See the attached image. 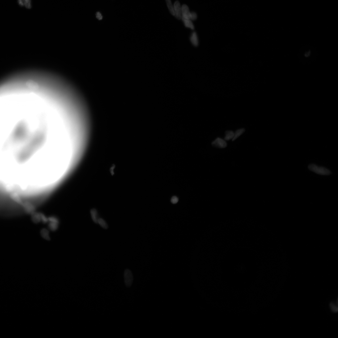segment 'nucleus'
Returning <instances> with one entry per match:
<instances>
[{"instance_id": "f257e3e1", "label": "nucleus", "mask_w": 338, "mask_h": 338, "mask_svg": "<svg viewBox=\"0 0 338 338\" xmlns=\"http://www.w3.org/2000/svg\"><path fill=\"white\" fill-rule=\"evenodd\" d=\"M308 168L311 171L316 174L322 175H329L331 172L328 169L322 167H319L314 164H311L308 166Z\"/></svg>"}, {"instance_id": "f03ea898", "label": "nucleus", "mask_w": 338, "mask_h": 338, "mask_svg": "<svg viewBox=\"0 0 338 338\" xmlns=\"http://www.w3.org/2000/svg\"><path fill=\"white\" fill-rule=\"evenodd\" d=\"M125 284L127 287H129L132 286L133 278L132 273L128 269H126L124 274Z\"/></svg>"}, {"instance_id": "7ed1b4c3", "label": "nucleus", "mask_w": 338, "mask_h": 338, "mask_svg": "<svg viewBox=\"0 0 338 338\" xmlns=\"http://www.w3.org/2000/svg\"><path fill=\"white\" fill-rule=\"evenodd\" d=\"M175 16L177 19L180 20L182 17L181 7L180 3L178 1H176L174 4Z\"/></svg>"}, {"instance_id": "20e7f679", "label": "nucleus", "mask_w": 338, "mask_h": 338, "mask_svg": "<svg viewBox=\"0 0 338 338\" xmlns=\"http://www.w3.org/2000/svg\"><path fill=\"white\" fill-rule=\"evenodd\" d=\"M212 145L214 147L219 148H224L227 146V144L226 141L219 138L215 139L212 143Z\"/></svg>"}, {"instance_id": "39448f33", "label": "nucleus", "mask_w": 338, "mask_h": 338, "mask_svg": "<svg viewBox=\"0 0 338 338\" xmlns=\"http://www.w3.org/2000/svg\"><path fill=\"white\" fill-rule=\"evenodd\" d=\"M181 11L182 15V17L186 19H190L191 12H190L189 8L187 5L185 4L183 5L181 7Z\"/></svg>"}, {"instance_id": "423d86ee", "label": "nucleus", "mask_w": 338, "mask_h": 338, "mask_svg": "<svg viewBox=\"0 0 338 338\" xmlns=\"http://www.w3.org/2000/svg\"><path fill=\"white\" fill-rule=\"evenodd\" d=\"M18 2L21 6H25L28 9L31 7V0H18Z\"/></svg>"}, {"instance_id": "0eeeda50", "label": "nucleus", "mask_w": 338, "mask_h": 338, "mask_svg": "<svg viewBox=\"0 0 338 338\" xmlns=\"http://www.w3.org/2000/svg\"><path fill=\"white\" fill-rule=\"evenodd\" d=\"M182 19L184 22L186 27L192 29H194V26L192 21L191 20L186 19L182 17Z\"/></svg>"}, {"instance_id": "6e6552de", "label": "nucleus", "mask_w": 338, "mask_h": 338, "mask_svg": "<svg viewBox=\"0 0 338 338\" xmlns=\"http://www.w3.org/2000/svg\"><path fill=\"white\" fill-rule=\"evenodd\" d=\"M191 41L194 46H196L198 45V39L197 34L196 32H194L192 33L191 37Z\"/></svg>"}, {"instance_id": "1a4fd4ad", "label": "nucleus", "mask_w": 338, "mask_h": 338, "mask_svg": "<svg viewBox=\"0 0 338 338\" xmlns=\"http://www.w3.org/2000/svg\"><path fill=\"white\" fill-rule=\"evenodd\" d=\"M91 215L93 221L96 223H98L99 218L97 211L95 209L92 210L91 211Z\"/></svg>"}, {"instance_id": "9d476101", "label": "nucleus", "mask_w": 338, "mask_h": 338, "mask_svg": "<svg viewBox=\"0 0 338 338\" xmlns=\"http://www.w3.org/2000/svg\"><path fill=\"white\" fill-rule=\"evenodd\" d=\"M168 9L171 14L175 16V13L174 6H173L171 0H166Z\"/></svg>"}, {"instance_id": "9b49d317", "label": "nucleus", "mask_w": 338, "mask_h": 338, "mask_svg": "<svg viewBox=\"0 0 338 338\" xmlns=\"http://www.w3.org/2000/svg\"><path fill=\"white\" fill-rule=\"evenodd\" d=\"M245 131V129L242 128L236 130L234 133V136L233 138L232 139V141H233L241 135Z\"/></svg>"}, {"instance_id": "f8f14e48", "label": "nucleus", "mask_w": 338, "mask_h": 338, "mask_svg": "<svg viewBox=\"0 0 338 338\" xmlns=\"http://www.w3.org/2000/svg\"><path fill=\"white\" fill-rule=\"evenodd\" d=\"M234 136V133L231 131H226V136L225 137V140L228 141L233 138Z\"/></svg>"}, {"instance_id": "ddd939ff", "label": "nucleus", "mask_w": 338, "mask_h": 338, "mask_svg": "<svg viewBox=\"0 0 338 338\" xmlns=\"http://www.w3.org/2000/svg\"><path fill=\"white\" fill-rule=\"evenodd\" d=\"M97 223L99 224L100 226L101 227L103 228V229H107L108 228V223L106 222L102 218H99L98 220V223Z\"/></svg>"}, {"instance_id": "4468645a", "label": "nucleus", "mask_w": 338, "mask_h": 338, "mask_svg": "<svg viewBox=\"0 0 338 338\" xmlns=\"http://www.w3.org/2000/svg\"><path fill=\"white\" fill-rule=\"evenodd\" d=\"M41 236L43 238L47 240H50L49 232L47 230L43 229L41 230Z\"/></svg>"}, {"instance_id": "2eb2a0df", "label": "nucleus", "mask_w": 338, "mask_h": 338, "mask_svg": "<svg viewBox=\"0 0 338 338\" xmlns=\"http://www.w3.org/2000/svg\"><path fill=\"white\" fill-rule=\"evenodd\" d=\"M33 221L36 223H39L41 221L40 214L36 213L33 215Z\"/></svg>"}, {"instance_id": "dca6fc26", "label": "nucleus", "mask_w": 338, "mask_h": 338, "mask_svg": "<svg viewBox=\"0 0 338 338\" xmlns=\"http://www.w3.org/2000/svg\"><path fill=\"white\" fill-rule=\"evenodd\" d=\"M50 229L52 231L56 230L58 227V223H56L50 222L49 225Z\"/></svg>"}, {"instance_id": "f3484780", "label": "nucleus", "mask_w": 338, "mask_h": 338, "mask_svg": "<svg viewBox=\"0 0 338 338\" xmlns=\"http://www.w3.org/2000/svg\"><path fill=\"white\" fill-rule=\"evenodd\" d=\"M330 307L331 310L333 312H336L338 311V307L334 302H331L330 304Z\"/></svg>"}, {"instance_id": "a211bd4d", "label": "nucleus", "mask_w": 338, "mask_h": 338, "mask_svg": "<svg viewBox=\"0 0 338 338\" xmlns=\"http://www.w3.org/2000/svg\"><path fill=\"white\" fill-rule=\"evenodd\" d=\"M41 221L43 223H46L48 221V218L46 217L44 215L40 214Z\"/></svg>"}, {"instance_id": "6ab92c4d", "label": "nucleus", "mask_w": 338, "mask_h": 338, "mask_svg": "<svg viewBox=\"0 0 338 338\" xmlns=\"http://www.w3.org/2000/svg\"><path fill=\"white\" fill-rule=\"evenodd\" d=\"M48 221H49L50 222L58 224L59 223L58 220L57 218L56 217H51L48 218Z\"/></svg>"}, {"instance_id": "aec40b11", "label": "nucleus", "mask_w": 338, "mask_h": 338, "mask_svg": "<svg viewBox=\"0 0 338 338\" xmlns=\"http://www.w3.org/2000/svg\"><path fill=\"white\" fill-rule=\"evenodd\" d=\"M197 18V16L196 12H191V17H190V20H196Z\"/></svg>"}, {"instance_id": "412c9836", "label": "nucleus", "mask_w": 338, "mask_h": 338, "mask_svg": "<svg viewBox=\"0 0 338 338\" xmlns=\"http://www.w3.org/2000/svg\"><path fill=\"white\" fill-rule=\"evenodd\" d=\"M178 198L175 196L172 197L171 199V202L173 204H176L178 202Z\"/></svg>"}, {"instance_id": "4be33fe9", "label": "nucleus", "mask_w": 338, "mask_h": 338, "mask_svg": "<svg viewBox=\"0 0 338 338\" xmlns=\"http://www.w3.org/2000/svg\"><path fill=\"white\" fill-rule=\"evenodd\" d=\"M96 17L98 20H100L103 19V16L99 12H97L96 14Z\"/></svg>"}, {"instance_id": "5701e85b", "label": "nucleus", "mask_w": 338, "mask_h": 338, "mask_svg": "<svg viewBox=\"0 0 338 338\" xmlns=\"http://www.w3.org/2000/svg\"><path fill=\"white\" fill-rule=\"evenodd\" d=\"M311 51L309 50V51H308L307 52H306L305 54H304V56L307 57H309L311 54Z\"/></svg>"}]
</instances>
